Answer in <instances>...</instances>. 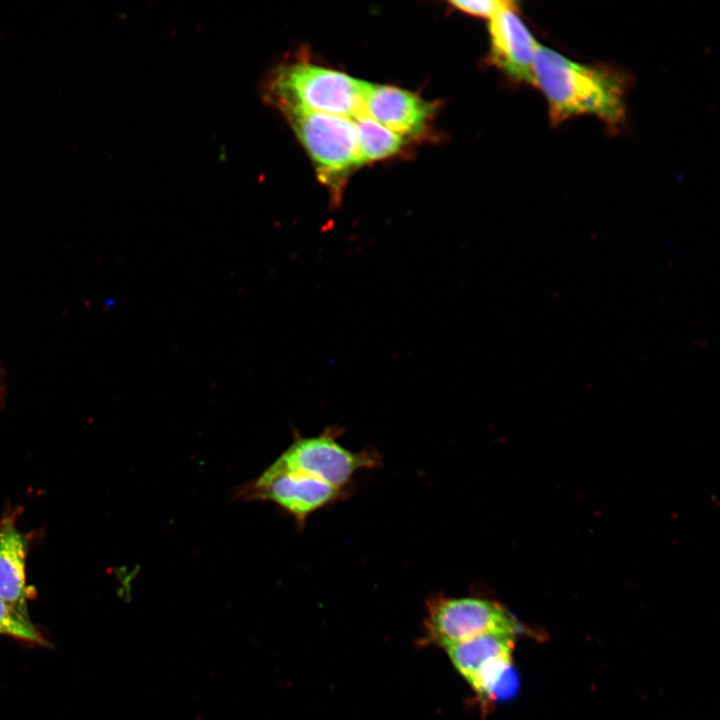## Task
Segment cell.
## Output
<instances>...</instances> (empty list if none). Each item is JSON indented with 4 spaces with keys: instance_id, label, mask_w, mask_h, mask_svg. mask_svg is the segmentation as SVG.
<instances>
[{
    "instance_id": "1",
    "label": "cell",
    "mask_w": 720,
    "mask_h": 720,
    "mask_svg": "<svg viewBox=\"0 0 720 720\" xmlns=\"http://www.w3.org/2000/svg\"><path fill=\"white\" fill-rule=\"evenodd\" d=\"M533 85L543 93L554 124L592 115L617 129L624 120L625 80L608 68L581 64L539 45Z\"/></svg>"
},
{
    "instance_id": "6",
    "label": "cell",
    "mask_w": 720,
    "mask_h": 720,
    "mask_svg": "<svg viewBox=\"0 0 720 720\" xmlns=\"http://www.w3.org/2000/svg\"><path fill=\"white\" fill-rule=\"evenodd\" d=\"M337 489L307 474L273 464L257 479L242 487L237 496L245 500L270 501L291 514L297 522L344 496Z\"/></svg>"
},
{
    "instance_id": "9",
    "label": "cell",
    "mask_w": 720,
    "mask_h": 720,
    "mask_svg": "<svg viewBox=\"0 0 720 720\" xmlns=\"http://www.w3.org/2000/svg\"><path fill=\"white\" fill-rule=\"evenodd\" d=\"M26 542L15 525L0 528V598L29 619L26 602Z\"/></svg>"
},
{
    "instance_id": "12",
    "label": "cell",
    "mask_w": 720,
    "mask_h": 720,
    "mask_svg": "<svg viewBox=\"0 0 720 720\" xmlns=\"http://www.w3.org/2000/svg\"><path fill=\"white\" fill-rule=\"evenodd\" d=\"M0 635L46 645V640L32 624L30 619L23 617L9 604L0 598Z\"/></svg>"
},
{
    "instance_id": "3",
    "label": "cell",
    "mask_w": 720,
    "mask_h": 720,
    "mask_svg": "<svg viewBox=\"0 0 720 720\" xmlns=\"http://www.w3.org/2000/svg\"><path fill=\"white\" fill-rule=\"evenodd\" d=\"M311 156L320 180L339 201V181L361 165L357 133L350 118L295 107L280 108Z\"/></svg>"
},
{
    "instance_id": "4",
    "label": "cell",
    "mask_w": 720,
    "mask_h": 720,
    "mask_svg": "<svg viewBox=\"0 0 720 720\" xmlns=\"http://www.w3.org/2000/svg\"><path fill=\"white\" fill-rule=\"evenodd\" d=\"M341 433L337 426H331L317 436L298 437L273 465L344 490L356 472L376 467L380 456L371 449L348 450L337 441Z\"/></svg>"
},
{
    "instance_id": "2",
    "label": "cell",
    "mask_w": 720,
    "mask_h": 720,
    "mask_svg": "<svg viewBox=\"0 0 720 720\" xmlns=\"http://www.w3.org/2000/svg\"><path fill=\"white\" fill-rule=\"evenodd\" d=\"M366 81L307 62L280 66L267 96L278 109L295 107L353 119L363 113Z\"/></svg>"
},
{
    "instance_id": "11",
    "label": "cell",
    "mask_w": 720,
    "mask_h": 720,
    "mask_svg": "<svg viewBox=\"0 0 720 720\" xmlns=\"http://www.w3.org/2000/svg\"><path fill=\"white\" fill-rule=\"evenodd\" d=\"M360 163L379 160L395 154L402 146V137L362 113L353 119Z\"/></svg>"
},
{
    "instance_id": "5",
    "label": "cell",
    "mask_w": 720,
    "mask_h": 720,
    "mask_svg": "<svg viewBox=\"0 0 720 720\" xmlns=\"http://www.w3.org/2000/svg\"><path fill=\"white\" fill-rule=\"evenodd\" d=\"M425 626L430 639L443 648L488 633L514 634V618L499 603L475 597L432 598Z\"/></svg>"
},
{
    "instance_id": "13",
    "label": "cell",
    "mask_w": 720,
    "mask_h": 720,
    "mask_svg": "<svg viewBox=\"0 0 720 720\" xmlns=\"http://www.w3.org/2000/svg\"><path fill=\"white\" fill-rule=\"evenodd\" d=\"M506 1L498 0H455L451 4L470 15L491 18Z\"/></svg>"
},
{
    "instance_id": "10",
    "label": "cell",
    "mask_w": 720,
    "mask_h": 720,
    "mask_svg": "<svg viewBox=\"0 0 720 720\" xmlns=\"http://www.w3.org/2000/svg\"><path fill=\"white\" fill-rule=\"evenodd\" d=\"M513 646L514 634L488 633L445 649L452 664L469 683L486 664L512 657Z\"/></svg>"
},
{
    "instance_id": "7",
    "label": "cell",
    "mask_w": 720,
    "mask_h": 720,
    "mask_svg": "<svg viewBox=\"0 0 720 720\" xmlns=\"http://www.w3.org/2000/svg\"><path fill=\"white\" fill-rule=\"evenodd\" d=\"M491 57L513 80L533 85V65L539 44L519 17L513 2L490 18Z\"/></svg>"
},
{
    "instance_id": "8",
    "label": "cell",
    "mask_w": 720,
    "mask_h": 720,
    "mask_svg": "<svg viewBox=\"0 0 720 720\" xmlns=\"http://www.w3.org/2000/svg\"><path fill=\"white\" fill-rule=\"evenodd\" d=\"M363 113L399 136L415 135L424 128L431 106L404 89L366 82Z\"/></svg>"
}]
</instances>
